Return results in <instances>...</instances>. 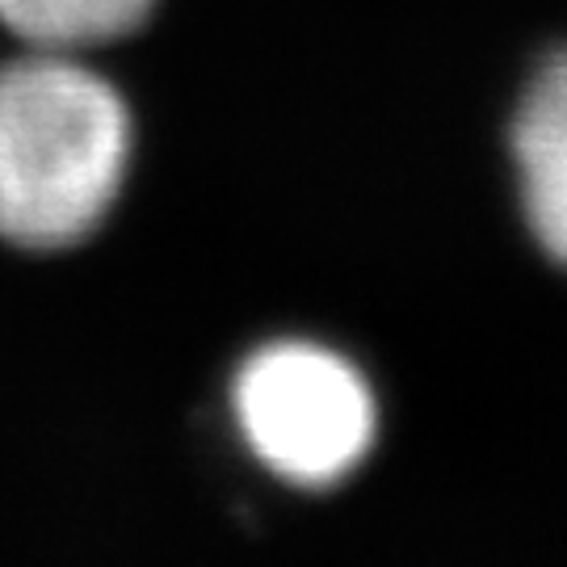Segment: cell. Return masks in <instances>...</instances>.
<instances>
[{
  "mask_svg": "<svg viewBox=\"0 0 567 567\" xmlns=\"http://www.w3.org/2000/svg\"><path fill=\"white\" fill-rule=\"evenodd\" d=\"M513 161L529 231L567 269V51L529 84L513 118Z\"/></svg>",
  "mask_w": 567,
  "mask_h": 567,
  "instance_id": "obj_3",
  "label": "cell"
},
{
  "mask_svg": "<svg viewBox=\"0 0 567 567\" xmlns=\"http://www.w3.org/2000/svg\"><path fill=\"white\" fill-rule=\"evenodd\" d=\"M244 442L295 487H332L374 446V400L362 374L316 344H274L236 379Z\"/></svg>",
  "mask_w": 567,
  "mask_h": 567,
  "instance_id": "obj_2",
  "label": "cell"
},
{
  "mask_svg": "<svg viewBox=\"0 0 567 567\" xmlns=\"http://www.w3.org/2000/svg\"><path fill=\"white\" fill-rule=\"evenodd\" d=\"M131 161L126 105L60 51L0 68V236L55 252L102 227Z\"/></svg>",
  "mask_w": 567,
  "mask_h": 567,
  "instance_id": "obj_1",
  "label": "cell"
},
{
  "mask_svg": "<svg viewBox=\"0 0 567 567\" xmlns=\"http://www.w3.org/2000/svg\"><path fill=\"white\" fill-rule=\"evenodd\" d=\"M152 13V0H0V21L42 51L122 39Z\"/></svg>",
  "mask_w": 567,
  "mask_h": 567,
  "instance_id": "obj_4",
  "label": "cell"
}]
</instances>
